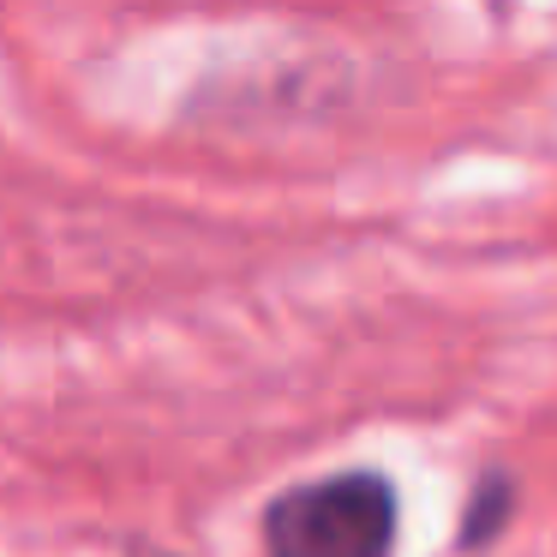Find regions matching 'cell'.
<instances>
[{
  "label": "cell",
  "instance_id": "obj_1",
  "mask_svg": "<svg viewBox=\"0 0 557 557\" xmlns=\"http://www.w3.org/2000/svg\"><path fill=\"white\" fill-rule=\"evenodd\" d=\"M396 497L377 473H336L276 497L264 521L270 557H389Z\"/></svg>",
  "mask_w": 557,
  "mask_h": 557
}]
</instances>
